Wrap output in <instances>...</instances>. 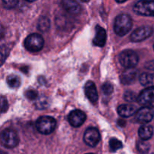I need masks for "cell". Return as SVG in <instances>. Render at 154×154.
I'll return each mask as SVG.
<instances>
[{"label": "cell", "mask_w": 154, "mask_h": 154, "mask_svg": "<svg viewBox=\"0 0 154 154\" xmlns=\"http://www.w3.org/2000/svg\"><path fill=\"white\" fill-rule=\"evenodd\" d=\"M140 83L143 86H150L154 84V74L144 72L139 78Z\"/></svg>", "instance_id": "ac0fdd59"}, {"label": "cell", "mask_w": 154, "mask_h": 154, "mask_svg": "<svg viewBox=\"0 0 154 154\" xmlns=\"http://www.w3.org/2000/svg\"><path fill=\"white\" fill-rule=\"evenodd\" d=\"M109 145L110 148L112 151H116V150H120L123 147V144H122L121 141L115 138H112L110 140Z\"/></svg>", "instance_id": "7402d4cb"}, {"label": "cell", "mask_w": 154, "mask_h": 154, "mask_svg": "<svg viewBox=\"0 0 154 154\" xmlns=\"http://www.w3.org/2000/svg\"><path fill=\"white\" fill-rule=\"evenodd\" d=\"M26 1L29 2H34V1H35V0H26Z\"/></svg>", "instance_id": "1f68e13d"}, {"label": "cell", "mask_w": 154, "mask_h": 154, "mask_svg": "<svg viewBox=\"0 0 154 154\" xmlns=\"http://www.w3.org/2000/svg\"><path fill=\"white\" fill-rule=\"evenodd\" d=\"M50 26H51V22H50V20L48 17H43L40 18L38 23V30L45 32H47L49 29Z\"/></svg>", "instance_id": "d6986e66"}, {"label": "cell", "mask_w": 154, "mask_h": 154, "mask_svg": "<svg viewBox=\"0 0 154 154\" xmlns=\"http://www.w3.org/2000/svg\"><path fill=\"white\" fill-rule=\"evenodd\" d=\"M134 11L138 14L154 17V0H140L134 6Z\"/></svg>", "instance_id": "5b68a950"}, {"label": "cell", "mask_w": 154, "mask_h": 154, "mask_svg": "<svg viewBox=\"0 0 154 154\" xmlns=\"http://www.w3.org/2000/svg\"><path fill=\"white\" fill-rule=\"evenodd\" d=\"M44 43L45 42L41 35L33 33L25 39L24 46L29 52H38L43 48Z\"/></svg>", "instance_id": "3957f363"}, {"label": "cell", "mask_w": 154, "mask_h": 154, "mask_svg": "<svg viewBox=\"0 0 154 154\" xmlns=\"http://www.w3.org/2000/svg\"><path fill=\"white\" fill-rule=\"evenodd\" d=\"M117 124L120 126H121V127H123V126H125V125H126V121H125L124 120H123V119H120V120H118V121H117Z\"/></svg>", "instance_id": "f546056e"}, {"label": "cell", "mask_w": 154, "mask_h": 154, "mask_svg": "<svg viewBox=\"0 0 154 154\" xmlns=\"http://www.w3.org/2000/svg\"><path fill=\"white\" fill-rule=\"evenodd\" d=\"M107 34L106 31L100 26H96V36L93 38V44L96 46L103 47L106 43Z\"/></svg>", "instance_id": "9a60e30c"}, {"label": "cell", "mask_w": 154, "mask_h": 154, "mask_svg": "<svg viewBox=\"0 0 154 154\" xmlns=\"http://www.w3.org/2000/svg\"><path fill=\"white\" fill-rule=\"evenodd\" d=\"M25 96L29 100H35L38 98V92L35 90H29L25 93Z\"/></svg>", "instance_id": "83f0119b"}, {"label": "cell", "mask_w": 154, "mask_h": 154, "mask_svg": "<svg viewBox=\"0 0 154 154\" xmlns=\"http://www.w3.org/2000/svg\"><path fill=\"white\" fill-rule=\"evenodd\" d=\"M101 140L99 130L94 127L88 128L84 135V141L87 145L94 147L97 145Z\"/></svg>", "instance_id": "ba28073f"}, {"label": "cell", "mask_w": 154, "mask_h": 154, "mask_svg": "<svg viewBox=\"0 0 154 154\" xmlns=\"http://www.w3.org/2000/svg\"><path fill=\"white\" fill-rule=\"evenodd\" d=\"M137 109L134 105H121L117 108L119 115L122 117H129L136 113Z\"/></svg>", "instance_id": "2e32d148"}, {"label": "cell", "mask_w": 154, "mask_h": 154, "mask_svg": "<svg viewBox=\"0 0 154 154\" xmlns=\"http://www.w3.org/2000/svg\"><path fill=\"white\" fill-rule=\"evenodd\" d=\"M126 1V0H116V2H119V3H123Z\"/></svg>", "instance_id": "4dcf8cb0"}, {"label": "cell", "mask_w": 154, "mask_h": 154, "mask_svg": "<svg viewBox=\"0 0 154 154\" xmlns=\"http://www.w3.org/2000/svg\"><path fill=\"white\" fill-rule=\"evenodd\" d=\"M7 83L11 88H17L20 85V78L17 75H10L7 78Z\"/></svg>", "instance_id": "ffe728a7"}, {"label": "cell", "mask_w": 154, "mask_h": 154, "mask_svg": "<svg viewBox=\"0 0 154 154\" xmlns=\"http://www.w3.org/2000/svg\"><path fill=\"white\" fill-rule=\"evenodd\" d=\"M86 114L81 110L72 111L68 116V120L73 127H79L85 122Z\"/></svg>", "instance_id": "30bf717a"}, {"label": "cell", "mask_w": 154, "mask_h": 154, "mask_svg": "<svg viewBox=\"0 0 154 154\" xmlns=\"http://www.w3.org/2000/svg\"><path fill=\"white\" fill-rule=\"evenodd\" d=\"M132 26V21L130 17L126 14H122L116 17L114 29L116 34L123 36L127 34Z\"/></svg>", "instance_id": "6da1fadb"}, {"label": "cell", "mask_w": 154, "mask_h": 154, "mask_svg": "<svg viewBox=\"0 0 154 154\" xmlns=\"http://www.w3.org/2000/svg\"><path fill=\"white\" fill-rule=\"evenodd\" d=\"M9 48L7 46H2L0 47V66L4 63L5 61L6 58L9 54Z\"/></svg>", "instance_id": "603a6c76"}, {"label": "cell", "mask_w": 154, "mask_h": 154, "mask_svg": "<svg viewBox=\"0 0 154 154\" xmlns=\"http://www.w3.org/2000/svg\"><path fill=\"white\" fill-rule=\"evenodd\" d=\"M8 108V104L7 99L5 96H0V114L6 112Z\"/></svg>", "instance_id": "cb8c5ba5"}, {"label": "cell", "mask_w": 154, "mask_h": 154, "mask_svg": "<svg viewBox=\"0 0 154 154\" xmlns=\"http://www.w3.org/2000/svg\"><path fill=\"white\" fill-rule=\"evenodd\" d=\"M137 75H138V72L133 69V68H127V69H126L122 73L120 76V81L122 84L126 85L131 84L137 78Z\"/></svg>", "instance_id": "5bb4252c"}, {"label": "cell", "mask_w": 154, "mask_h": 154, "mask_svg": "<svg viewBox=\"0 0 154 154\" xmlns=\"http://www.w3.org/2000/svg\"><path fill=\"white\" fill-rule=\"evenodd\" d=\"M153 32V29L151 26H144L136 29L131 34L130 38L133 42H138L145 40L146 38L152 35Z\"/></svg>", "instance_id": "9c48e42d"}, {"label": "cell", "mask_w": 154, "mask_h": 154, "mask_svg": "<svg viewBox=\"0 0 154 154\" xmlns=\"http://www.w3.org/2000/svg\"><path fill=\"white\" fill-rule=\"evenodd\" d=\"M0 141L4 147L11 149L17 145L19 138L14 130L11 129H6L1 133Z\"/></svg>", "instance_id": "277c9868"}, {"label": "cell", "mask_w": 154, "mask_h": 154, "mask_svg": "<svg viewBox=\"0 0 154 154\" xmlns=\"http://www.w3.org/2000/svg\"><path fill=\"white\" fill-rule=\"evenodd\" d=\"M153 49H154V45H153Z\"/></svg>", "instance_id": "836d02e7"}, {"label": "cell", "mask_w": 154, "mask_h": 154, "mask_svg": "<svg viewBox=\"0 0 154 154\" xmlns=\"http://www.w3.org/2000/svg\"><path fill=\"white\" fill-rule=\"evenodd\" d=\"M119 61L120 64L125 68H134L138 63V55L131 50L123 51L119 56Z\"/></svg>", "instance_id": "8992f818"}, {"label": "cell", "mask_w": 154, "mask_h": 154, "mask_svg": "<svg viewBox=\"0 0 154 154\" xmlns=\"http://www.w3.org/2000/svg\"><path fill=\"white\" fill-rule=\"evenodd\" d=\"M82 2H89L90 0H81Z\"/></svg>", "instance_id": "d6a6232c"}, {"label": "cell", "mask_w": 154, "mask_h": 154, "mask_svg": "<svg viewBox=\"0 0 154 154\" xmlns=\"http://www.w3.org/2000/svg\"><path fill=\"white\" fill-rule=\"evenodd\" d=\"M137 101L143 106L154 108V87L143 90L137 97Z\"/></svg>", "instance_id": "52a82bcc"}, {"label": "cell", "mask_w": 154, "mask_h": 154, "mask_svg": "<svg viewBox=\"0 0 154 154\" xmlns=\"http://www.w3.org/2000/svg\"><path fill=\"white\" fill-rule=\"evenodd\" d=\"M2 5L5 8L11 9L16 7L18 4L19 0H2Z\"/></svg>", "instance_id": "d4e9b609"}, {"label": "cell", "mask_w": 154, "mask_h": 154, "mask_svg": "<svg viewBox=\"0 0 154 154\" xmlns=\"http://www.w3.org/2000/svg\"><path fill=\"white\" fill-rule=\"evenodd\" d=\"M153 112L151 108L144 106L135 113V120L141 123H147L153 120Z\"/></svg>", "instance_id": "8fae6325"}, {"label": "cell", "mask_w": 154, "mask_h": 154, "mask_svg": "<svg viewBox=\"0 0 154 154\" xmlns=\"http://www.w3.org/2000/svg\"><path fill=\"white\" fill-rule=\"evenodd\" d=\"M150 146L147 142H145L144 140L140 141L137 143V149L141 153H147L150 150Z\"/></svg>", "instance_id": "44dd1931"}, {"label": "cell", "mask_w": 154, "mask_h": 154, "mask_svg": "<svg viewBox=\"0 0 154 154\" xmlns=\"http://www.w3.org/2000/svg\"><path fill=\"white\" fill-rule=\"evenodd\" d=\"M153 134V129L151 126L149 125H143L140 127L138 130V135L140 138L142 140L147 141V140L151 138Z\"/></svg>", "instance_id": "e0dca14e"}, {"label": "cell", "mask_w": 154, "mask_h": 154, "mask_svg": "<svg viewBox=\"0 0 154 154\" xmlns=\"http://www.w3.org/2000/svg\"><path fill=\"white\" fill-rule=\"evenodd\" d=\"M36 129L43 135L51 134L57 126V121L54 117L43 116L39 117L36 121Z\"/></svg>", "instance_id": "7a4b0ae2"}, {"label": "cell", "mask_w": 154, "mask_h": 154, "mask_svg": "<svg viewBox=\"0 0 154 154\" xmlns=\"http://www.w3.org/2000/svg\"><path fill=\"white\" fill-rule=\"evenodd\" d=\"M145 67H146V69H147L148 70L154 71V60L148 62V63H147Z\"/></svg>", "instance_id": "f1b7e54d"}, {"label": "cell", "mask_w": 154, "mask_h": 154, "mask_svg": "<svg viewBox=\"0 0 154 154\" xmlns=\"http://www.w3.org/2000/svg\"><path fill=\"white\" fill-rule=\"evenodd\" d=\"M84 92H85L86 96L90 102H93V103L97 102L99 96H98V92L96 90V85L93 81H87L86 83L85 86H84Z\"/></svg>", "instance_id": "7c38bea8"}, {"label": "cell", "mask_w": 154, "mask_h": 154, "mask_svg": "<svg viewBox=\"0 0 154 154\" xmlns=\"http://www.w3.org/2000/svg\"><path fill=\"white\" fill-rule=\"evenodd\" d=\"M62 6L70 14H78L81 11V5L76 0H62Z\"/></svg>", "instance_id": "4fadbf2b"}, {"label": "cell", "mask_w": 154, "mask_h": 154, "mask_svg": "<svg viewBox=\"0 0 154 154\" xmlns=\"http://www.w3.org/2000/svg\"><path fill=\"white\" fill-rule=\"evenodd\" d=\"M124 99L128 102H133L137 100V96L134 92L126 91L124 93Z\"/></svg>", "instance_id": "4316f807"}, {"label": "cell", "mask_w": 154, "mask_h": 154, "mask_svg": "<svg viewBox=\"0 0 154 154\" xmlns=\"http://www.w3.org/2000/svg\"><path fill=\"white\" fill-rule=\"evenodd\" d=\"M102 90L105 95H111L114 91V87L109 82H106L102 86Z\"/></svg>", "instance_id": "484cf974"}]
</instances>
